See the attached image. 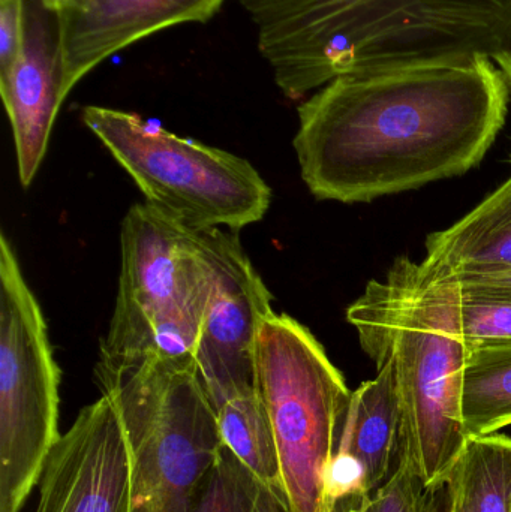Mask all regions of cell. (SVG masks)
<instances>
[{"instance_id": "obj_1", "label": "cell", "mask_w": 511, "mask_h": 512, "mask_svg": "<svg viewBox=\"0 0 511 512\" xmlns=\"http://www.w3.org/2000/svg\"><path fill=\"white\" fill-rule=\"evenodd\" d=\"M509 92L485 56L341 75L299 107L303 182L354 204L461 176L500 134Z\"/></svg>"}, {"instance_id": "obj_2", "label": "cell", "mask_w": 511, "mask_h": 512, "mask_svg": "<svg viewBox=\"0 0 511 512\" xmlns=\"http://www.w3.org/2000/svg\"><path fill=\"white\" fill-rule=\"evenodd\" d=\"M251 15L290 99L356 72L494 60L511 38V0H266Z\"/></svg>"}, {"instance_id": "obj_3", "label": "cell", "mask_w": 511, "mask_h": 512, "mask_svg": "<svg viewBox=\"0 0 511 512\" xmlns=\"http://www.w3.org/2000/svg\"><path fill=\"white\" fill-rule=\"evenodd\" d=\"M461 306L458 280L401 256L347 310L368 357L392 361L401 417L398 459L426 492L447 484L470 439L462 418L468 346Z\"/></svg>"}, {"instance_id": "obj_4", "label": "cell", "mask_w": 511, "mask_h": 512, "mask_svg": "<svg viewBox=\"0 0 511 512\" xmlns=\"http://www.w3.org/2000/svg\"><path fill=\"white\" fill-rule=\"evenodd\" d=\"M95 381L119 411L131 457V512H194L222 439L191 354L96 363Z\"/></svg>"}, {"instance_id": "obj_5", "label": "cell", "mask_w": 511, "mask_h": 512, "mask_svg": "<svg viewBox=\"0 0 511 512\" xmlns=\"http://www.w3.org/2000/svg\"><path fill=\"white\" fill-rule=\"evenodd\" d=\"M116 306L101 340L99 363L122 364L153 352H194L213 289L200 231L147 203L120 225Z\"/></svg>"}, {"instance_id": "obj_6", "label": "cell", "mask_w": 511, "mask_h": 512, "mask_svg": "<svg viewBox=\"0 0 511 512\" xmlns=\"http://www.w3.org/2000/svg\"><path fill=\"white\" fill-rule=\"evenodd\" d=\"M81 119L146 203L183 227L239 233L266 216L272 191L246 159L116 108L89 105Z\"/></svg>"}, {"instance_id": "obj_7", "label": "cell", "mask_w": 511, "mask_h": 512, "mask_svg": "<svg viewBox=\"0 0 511 512\" xmlns=\"http://www.w3.org/2000/svg\"><path fill=\"white\" fill-rule=\"evenodd\" d=\"M255 390L278 447L294 512H323L324 477L353 391L317 337L285 313L258 334Z\"/></svg>"}, {"instance_id": "obj_8", "label": "cell", "mask_w": 511, "mask_h": 512, "mask_svg": "<svg viewBox=\"0 0 511 512\" xmlns=\"http://www.w3.org/2000/svg\"><path fill=\"white\" fill-rule=\"evenodd\" d=\"M60 369L47 322L0 236V512H20L60 439Z\"/></svg>"}, {"instance_id": "obj_9", "label": "cell", "mask_w": 511, "mask_h": 512, "mask_svg": "<svg viewBox=\"0 0 511 512\" xmlns=\"http://www.w3.org/2000/svg\"><path fill=\"white\" fill-rule=\"evenodd\" d=\"M213 270V289L192 357L216 412L240 396L255 393L258 334L273 315L264 280L252 265L236 231H200Z\"/></svg>"}, {"instance_id": "obj_10", "label": "cell", "mask_w": 511, "mask_h": 512, "mask_svg": "<svg viewBox=\"0 0 511 512\" xmlns=\"http://www.w3.org/2000/svg\"><path fill=\"white\" fill-rule=\"evenodd\" d=\"M35 512H131V457L113 400L78 412L39 481Z\"/></svg>"}, {"instance_id": "obj_11", "label": "cell", "mask_w": 511, "mask_h": 512, "mask_svg": "<svg viewBox=\"0 0 511 512\" xmlns=\"http://www.w3.org/2000/svg\"><path fill=\"white\" fill-rule=\"evenodd\" d=\"M0 95L14 135L18 177L29 188L50 143L63 92L59 18L39 0H26V32L18 62L0 78Z\"/></svg>"}, {"instance_id": "obj_12", "label": "cell", "mask_w": 511, "mask_h": 512, "mask_svg": "<svg viewBox=\"0 0 511 512\" xmlns=\"http://www.w3.org/2000/svg\"><path fill=\"white\" fill-rule=\"evenodd\" d=\"M225 0H86L59 18L63 92L105 59L168 27L206 23Z\"/></svg>"}, {"instance_id": "obj_13", "label": "cell", "mask_w": 511, "mask_h": 512, "mask_svg": "<svg viewBox=\"0 0 511 512\" xmlns=\"http://www.w3.org/2000/svg\"><path fill=\"white\" fill-rule=\"evenodd\" d=\"M423 261L456 280L511 271V177L461 221L431 234Z\"/></svg>"}, {"instance_id": "obj_14", "label": "cell", "mask_w": 511, "mask_h": 512, "mask_svg": "<svg viewBox=\"0 0 511 512\" xmlns=\"http://www.w3.org/2000/svg\"><path fill=\"white\" fill-rule=\"evenodd\" d=\"M375 364V378L351 394L335 447L362 463L371 492L380 489L395 471L401 424L392 361Z\"/></svg>"}, {"instance_id": "obj_15", "label": "cell", "mask_w": 511, "mask_h": 512, "mask_svg": "<svg viewBox=\"0 0 511 512\" xmlns=\"http://www.w3.org/2000/svg\"><path fill=\"white\" fill-rule=\"evenodd\" d=\"M462 418L468 438L511 426V345L468 349L462 376Z\"/></svg>"}, {"instance_id": "obj_16", "label": "cell", "mask_w": 511, "mask_h": 512, "mask_svg": "<svg viewBox=\"0 0 511 512\" xmlns=\"http://www.w3.org/2000/svg\"><path fill=\"white\" fill-rule=\"evenodd\" d=\"M222 444L261 484L282 486L278 447L257 391L236 397L218 411Z\"/></svg>"}, {"instance_id": "obj_17", "label": "cell", "mask_w": 511, "mask_h": 512, "mask_svg": "<svg viewBox=\"0 0 511 512\" xmlns=\"http://www.w3.org/2000/svg\"><path fill=\"white\" fill-rule=\"evenodd\" d=\"M477 512H511V438L503 433L468 439L461 462Z\"/></svg>"}, {"instance_id": "obj_18", "label": "cell", "mask_w": 511, "mask_h": 512, "mask_svg": "<svg viewBox=\"0 0 511 512\" xmlns=\"http://www.w3.org/2000/svg\"><path fill=\"white\" fill-rule=\"evenodd\" d=\"M258 478L222 445L198 490L194 512H254Z\"/></svg>"}, {"instance_id": "obj_19", "label": "cell", "mask_w": 511, "mask_h": 512, "mask_svg": "<svg viewBox=\"0 0 511 512\" xmlns=\"http://www.w3.org/2000/svg\"><path fill=\"white\" fill-rule=\"evenodd\" d=\"M428 492L416 472L398 459L389 480L368 495L329 502L323 512H423Z\"/></svg>"}, {"instance_id": "obj_20", "label": "cell", "mask_w": 511, "mask_h": 512, "mask_svg": "<svg viewBox=\"0 0 511 512\" xmlns=\"http://www.w3.org/2000/svg\"><path fill=\"white\" fill-rule=\"evenodd\" d=\"M461 313L468 349L511 345V297L462 292Z\"/></svg>"}, {"instance_id": "obj_21", "label": "cell", "mask_w": 511, "mask_h": 512, "mask_svg": "<svg viewBox=\"0 0 511 512\" xmlns=\"http://www.w3.org/2000/svg\"><path fill=\"white\" fill-rule=\"evenodd\" d=\"M26 32V0H0V78L18 62Z\"/></svg>"}, {"instance_id": "obj_22", "label": "cell", "mask_w": 511, "mask_h": 512, "mask_svg": "<svg viewBox=\"0 0 511 512\" xmlns=\"http://www.w3.org/2000/svg\"><path fill=\"white\" fill-rule=\"evenodd\" d=\"M465 294L497 295L511 297V271L492 276L471 277L458 280Z\"/></svg>"}, {"instance_id": "obj_23", "label": "cell", "mask_w": 511, "mask_h": 512, "mask_svg": "<svg viewBox=\"0 0 511 512\" xmlns=\"http://www.w3.org/2000/svg\"><path fill=\"white\" fill-rule=\"evenodd\" d=\"M447 487L450 493V512H477L470 486L459 463L450 475Z\"/></svg>"}, {"instance_id": "obj_24", "label": "cell", "mask_w": 511, "mask_h": 512, "mask_svg": "<svg viewBox=\"0 0 511 512\" xmlns=\"http://www.w3.org/2000/svg\"><path fill=\"white\" fill-rule=\"evenodd\" d=\"M254 512H294L284 487L261 484Z\"/></svg>"}, {"instance_id": "obj_25", "label": "cell", "mask_w": 511, "mask_h": 512, "mask_svg": "<svg viewBox=\"0 0 511 512\" xmlns=\"http://www.w3.org/2000/svg\"><path fill=\"white\" fill-rule=\"evenodd\" d=\"M423 512H450V493L447 484L428 492Z\"/></svg>"}, {"instance_id": "obj_26", "label": "cell", "mask_w": 511, "mask_h": 512, "mask_svg": "<svg viewBox=\"0 0 511 512\" xmlns=\"http://www.w3.org/2000/svg\"><path fill=\"white\" fill-rule=\"evenodd\" d=\"M39 2L42 3L45 9L53 12V14L62 15L83 5L86 0H39Z\"/></svg>"}, {"instance_id": "obj_27", "label": "cell", "mask_w": 511, "mask_h": 512, "mask_svg": "<svg viewBox=\"0 0 511 512\" xmlns=\"http://www.w3.org/2000/svg\"><path fill=\"white\" fill-rule=\"evenodd\" d=\"M494 62L500 66V71L503 72L507 86H509L511 92V38L506 50L501 51V53L495 57Z\"/></svg>"}, {"instance_id": "obj_28", "label": "cell", "mask_w": 511, "mask_h": 512, "mask_svg": "<svg viewBox=\"0 0 511 512\" xmlns=\"http://www.w3.org/2000/svg\"><path fill=\"white\" fill-rule=\"evenodd\" d=\"M266 2V0H240V3H242L243 6H245L246 11L251 14V12H254L255 9L260 8L263 3Z\"/></svg>"}]
</instances>
